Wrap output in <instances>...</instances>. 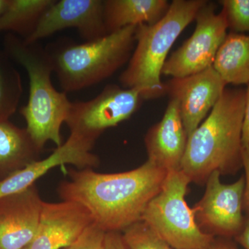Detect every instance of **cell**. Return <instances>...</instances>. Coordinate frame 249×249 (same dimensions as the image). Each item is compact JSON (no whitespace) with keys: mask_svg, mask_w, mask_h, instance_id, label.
<instances>
[{"mask_svg":"<svg viewBox=\"0 0 249 249\" xmlns=\"http://www.w3.org/2000/svg\"><path fill=\"white\" fill-rule=\"evenodd\" d=\"M167 173L149 160L136 169L120 173L71 169L69 180L59 185L58 193L62 201L84 206L104 231L123 232L142 221L147 205L160 191Z\"/></svg>","mask_w":249,"mask_h":249,"instance_id":"cell-1","label":"cell"},{"mask_svg":"<svg viewBox=\"0 0 249 249\" xmlns=\"http://www.w3.org/2000/svg\"><path fill=\"white\" fill-rule=\"evenodd\" d=\"M245 99L246 89L226 88L209 116L188 137L181 170L191 182L206 184L213 172L235 175L243 168Z\"/></svg>","mask_w":249,"mask_h":249,"instance_id":"cell-2","label":"cell"},{"mask_svg":"<svg viewBox=\"0 0 249 249\" xmlns=\"http://www.w3.org/2000/svg\"><path fill=\"white\" fill-rule=\"evenodd\" d=\"M4 46L5 53L22 65L29 76V101L20 110L28 133L42 151L48 142L60 146L62 124L71 102L52 83L53 70L48 52L38 42L27 44L14 35L6 36Z\"/></svg>","mask_w":249,"mask_h":249,"instance_id":"cell-3","label":"cell"},{"mask_svg":"<svg viewBox=\"0 0 249 249\" xmlns=\"http://www.w3.org/2000/svg\"><path fill=\"white\" fill-rule=\"evenodd\" d=\"M206 1L174 0L158 22L137 26L133 53L119 78L124 88L139 89L142 99L160 97L167 92L160 75L170 49Z\"/></svg>","mask_w":249,"mask_h":249,"instance_id":"cell-4","label":"cell"},{"mask_svg":"<svg viewBox=\"0 0 249 249\" xmlns=\"http://www.w3.org/2000/svg\"><path fill=\"white\" fill-rule=\"evenodd\" d=\"M136 29L129 26L83 44L60 40L45 47L62 91L98 84L129 62L136 45Z\"/></svg>","mask_w":249,"mask_h":249,"instance_id":"cell-5","label":"cell"},{"mask_svg":"<svg viewBox=\"0 0 249 249\" xmlns=\"http://www.w3.org/2000/svg\"><path fill=\"white\" fill-rule=\"evenodd\" d=\"M191 183L181 170L167 173L160 191L147 205L142 221L175 249H205L215 237L201 231L185 196Z\"/></svg>","mask_w":249,"mask_h":249,"instance_id":"cell-6","label":"cell"},{"mask_svg":"<svg viewBox=\"0 0 249 249\" xmlns=\"http://www.w3.org/2000/svg\"><path fill=\"white\" fill-rule=\"evenodd\" d=\"M142 100L139 89L107 85L93 99L71 102L65 121L70 128V137L93 149L106 129L133 115Z\"/></svg>","mask_w":249,"mask_h":249,"instance_id":"cell-7","label":"cell"},{"mask_svg":"<svg viewBox=\"0 0 249 249\" xmlns=\"http://www.w3.org/2000/svg\"><path fill=\"white\" fill-rule=\"evenodd\" d=\"M191 37L167 59L162 74L173 78L192 76L213 66L216 55L227 36L224 13H215L213 3L206 1L196 14Z\"/></svg>","mask_w":249,"mask_h":249,"instance_id":"cell-8","label":"cell"},{"mask_svg":"<svg viewBox=\"0 0 249 249\" xmlns=\"http://www.w3.org/2000/svg\"><path fill=\"white\" fill-rule=\"evenodd\" d=\"M219 172H213L206 181V191L196 203L195 218L201 231L214 237L235 239L245 224L243 214L245 176L235 183L224 184Z\"/></svg>","mask_w":249,"mask_h":249,"instance_id":"cell-9","label":"cell"},{"mask_svg":"<svg viewBox=\"0 0 249 249\" xmlns=\"http://www.w3.org/2000/svg\"><path fill=\"white\" fill-rule=\"evenodd\" d=\"M70 28L76 29L87 42L107 35L104 21V1L55 0L42 15L34 33L23 40L27 44L36 43Z\"/></svg>","mask_w":249,"mask_h":249,"instance_id":"cell-10","label":"cell"},{"mask_svg":"<svg viewBox=\"0 0 249 249\" xmlns=\"http://www.w3.org/2000/svg\"><path fill=\"white\" fill-rule=\"evenodd\" d=\"M227 85L213 66L192 76L173 78L165 85L170 96L178 99L188 138L212 110Z\"/></svg>","mask_w":249,"mask_h":249,"instance_id":"cell-11","label":"cell"},{"mask_svg":"<svg viewBox=\"0 0 249 249\" xmlns=\"http://www.w3.org/2000/svg\"><path fill=\"white\" fill-rule=\"evenodd\" d=\"M91 214L73 201H44L34 240L24 249H66L92 224Z\"/></svg>","mask_w":249,"mask_h":249,"instance_id":"cell-12","label":"cell"},{"mask_svg":"<svg viewBox=\"0 0 249 249\" xmlns=\"http://www.w3.org/2000/svg\"><path fill=\"white\" fill-rule=\"evenodd\" d=\"M43 202L35 185L0 198V249H24L31 243Z\"/></svg>","mask_w":249,"mask_h":249,"instance_id":"cell-13","label":"cell"},{"mask_svg":"<svg viewBox=\"0 0 249 249\" xmlns=\"http://www.w3.org/2000/svg\"><path fill=\"white\" fill-rule=\"evenodd\" d=\"M144 141L148 155L147 160L166 172L181 170L188 136L177 98L170 96L161 121L150 127Z\"/></svg>","mask_w":249,"mask_h":249,"instance_id":"cell-14","label":"cell"},{"mask_svg":"<svg viewBox=\"0 0 249 249\" xmlns=\"http://www.w3.org/2000/svg\"><path fill=\"white\" fill-rule=\"evenodd\" d=\"M91 151L69 137L47 158L35 160L1 180L0 198L27 189L55 167L71 164L79 170L96 168L100 165L99 158Z\"/></svg>","mask_w":249,"mask_h":249,"instance_id":"cell-15","label":"cell"},{"mask_svg":"<svg viewBox=\"0 0 249 249\" xmlns=\"http://www.w3.org/2000/svg\"><path fill=\"white\" fill-rule=\"evenodd\" d=\"M165 0H106L104 21L107 34L129 26L152 24L168 12Z\"/></svg>","mask_w":249,"mask_h":249,"instance_id":"cell-16","label":"cell"},{"mask_svg":"<svg viewBox=\"0 0 249 249\" xmlns=\"http://www.w3.org/2000/svg\"><path fill=\"white\" fill-rule=\"evenodd\" d=\"M41 152L27 129L0 121V172L11 174L39 160Z\"/></svg>","mask_w":249,"mask_h":249,"instance_id":"cell-17","label":"cell"},{"mask_svg":"<svg viewBox=\"0 0 249 249\" xmlns=\"http://www.w3.org/2000/svg\"><path fill=\"white\" fill-rule=\"evenodd\" d=\"M227 84L249 83V35L231 32L218 51L213 63Z\"/></svg>","mask_w":249,"mask_h":249,"instance_id":"cell-18","label":"cell"},{"mask_svg":"<svg viewBox=\"0 0 249 249\" xmlns=\"http://www.w3.org/2000/svg\"><path fill=\"white\" fill-rule=\"evenodd\" d=\"M54 0H9L4 12L0 16V32L14 31L29 37L35 31L44 13Z\"/></svg>","mask_w":249,"mask_h":249,"instance_id":"cell-19","label":"cell"},{"mask_svg":"<svg viewBox=\"0 0 249 249\" xmlns=\"http://www.w3.org/2000/svg\"><path fill=\"white\" fill-rule=\"evenodd\" d=\"M9 58L0 52V121H8L16 112L23 91L20 75Z\"/></svg>","mask_w":249,"mask_h":249,"instance_id":"cell-20","label":"cell"},{"mask_svg":"<svg viewBox=\"0 0 249 249\" xmlns=\"http://www.w3.org/2000/svg\"><path fill=\"white\" fill-rule=\"evenodd\" d=\"M122 234L128 249H175L142 221L127 228Z\"/></svg>","mask_w":249,"mask_h":249,"instance_id":"cell-21","label":"cell"},{"mask_svg":"<svg viewBox=\"0 0 249 249\" xmlns=\"http://www.w3.org/2000/svg\"><path fill=\"white\" fill-rule=\"evenodd\" d=\"M222 11L232 32H249V0H222Z\"/></svg>","mask_w":249,"mask_h":249,"instance_id":"cell-22","label":"cell"},{"mask_svg":"<svg viewBox=\"0 0 249 249\" xmlns=\"http://www.w3.org/2000/svg\"><path fill=\"white\" fill-rule=\"evenodd\" d=\"M106 233L93 222L73 244L65 249H103Z\"/></svg>","mask_w":249,"mask_h":249,"instance_id":"cell-23","label":"cell"},{"mask_svg":"<svg viewBox=\"0 0 249 249\" xmlns=\"http://www.w3.org/2000/svg\"><path fill=\"white\" fill-rule=\"evenodd\" d=\"M103 249H128L124 242L122 232H106Z\"/></svg>","mask_w":249,"mask_h":249,"instance_id":"cell-24","label":"cell"},{"mask_svg":"<svg viewBox=\"0 0 249 249\" xmlns=\"http://www.w3.org/2000/svg\"><path fill=\"white\" fill-rule=\"evenodd\" d=\"M243 168L245 171V188L244 193L243 210L246 213H249V145L242 149Z\"/></svg>","mask_w":249,"mask_h":249,"instance_id":"cell-25","label":"cell"},{"mask_svg":"<svg viewBox=\"0 0 249 249\" xmlns=\"http://www.w3.org/2000/svg\"><path fill=\"white\" fill-rule=\"evenodd\" d=\"M242 147L249 145V83L246 89L245 114L242 137Z\"/></svg>","mask_w":249,"mask_h":249,"instance_id":"cell-26","label":"cell"},{"mask_svg":"<svg viewBox=\"0 0 249 249\" xmlns=\"http://www.w3.org/2000/svg\"><path fill=\"white\" fill-rule=\"evenodd\" d=\"M234 240L244 249H249V213L245 215V224L242 231Z\"/></svg>","mask_w":249,"mask_h":249,"instance_id":"cell-27","label":"cell"},{"mask_svg":"<svg viewBox=\"0 0 249 249\" xmlns=\"http://www.w3.org/2000/svg\"><path fill=\"white\" fill-rule=\"evenodd\" d=\"M205 249H239L231 239L215 237L209 247Z\"/></svg>","mask_w":249,"mask_h":249,"instance_id":"cell-28","label":"cell"},{"mask_svg":"<svg viewBox=\"0 0 249 249\" xmlns=\"http://www.w3.org/2000/svg\"><path fill=\"white\" fill-rule=\"evenodd\" d=\"M9 0H0V16L4 12L8 4H9Z\"/></svg>","mask_w":249,"mask_h":249,"instance_id":"cell-29","label":"cell"}]
</instances>
